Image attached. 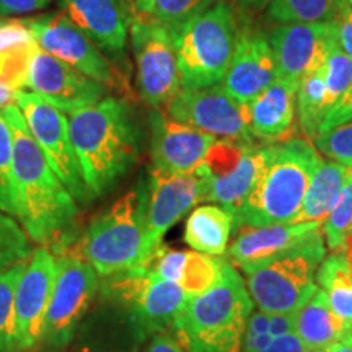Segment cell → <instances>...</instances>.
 <instances>
[{
	"instance_id": "9c48e42d",
	"label": "cell",
	"mask_w": 352,
	"mask_h": 352,
	"mask_svg": "<svg viewBox=\"0 0 352 352\" xmlns=\"http://www.w3.org/2000/svg\"><path fill=\"white\" fill-rule=\"evenodd\" d=\"M129 38L140 100L165 108L183 88L171 30L153 15L134 13Z\"/></svg>"
},
{
	"instance_id": "1f68e13d",
	"label": "cell",
	"mask_w": 352,
	"mask_h": 352,
	"mask_svg": "<svg viewBox=\"0 0 352 352\" xmlns=\"http://www.w3.org/2000/svg\"><path fill=\"white\" fill-rule=\"evenodd\" d=\"M327 248L340 252L344 245L347 233L352 230V165H346L344 184L338 197L336 204L324 222L321 223Z\"/></svg>"
},
{
	"instance_id": "44dd1931",
	"label": "cell",
	"mask_w": 352,
	"mask_h": 352,
	"mask_svg": "<svg viewBox=\"0 0 352 352\" xmlns=\"http://www.w3.org/2000/svg\"><path fill=\"white\" fill-rule=\"evenodd\" d=\"M321 228L318 222L280 223L267 227H243L227 248L228 258L245 274L283 256Z\"/></svg>"
},
{
	"instance_id": "8fae6325",
	"label": "cell",
	"mask_w": 352,
	"mask_h": 352,
	"mask_svg": "<svg viewBox=\"0 0 352 352\" xmlns=\"http://www.w3.org/2000/svg\"><path fill=\"white\" fill-rule=\"evenodd\" d=\"M16 107L23 114L28 129L46 157L47 164L77 204H87L91 201L70 139L67 114L28 90H20L16 94Z\"/></svg>"
},
{
	"instance_id": "681fc988",
	"label": "cell",
	"mask_w": 352,
	"mask_h": 352,
	"mask_svg": "<svg viewBox=\"0 0 352 352\" xmlns=\"http://www.w3.org/2000/svg\"><path fill=\"white\" fill-rule=\"evenodd\" d=\"M347 2H349V3H351V6H352V0H347Z\"/></svg>"
},
{
	"instance_id": "816d5d0a",
	"label": "cell",
	"mask_w": 352,
	"mask_h": 352,
	"mask_svg": "<svg viewBox=\"0 0 352 352\" xmlns=\"http://www.w3.org/2000/svg\"><path fill=\"white\" fill-rule=\"evenodd\" d=\"M351 232H352V230H351Z\"/></svg>"
},
{
	"instance_id": "3957f363",
	"label": "cell",
	"mask_w": 352,
	"mask_h": 352,
	"mask_svg": "<svg viewBox=\"0 0 352 352\" xmlns=\"http://www.w3.org/2000/svg\"><path fill=\"white\" fill-rule=\"evenodd\" d=\"M321 162L316 147L303 139L261 147L256 178L235 212V227L296 222L308 184Z\"/></svg>"
},
{
	"instance_id": "52a82bcc",
	"label": "cell",
	"mask_w": 352,
	"mask_h": 352,
	"mask_svg": "<svg viewBox=\"0 0 352 352\" xmlns=\"http://www.w3.org/2000/svg\"><path fill=\"white\" fill-rule=\"evenodd\" d=\"M327 258L323 230L315 232L283 256L246 274V287L264 314H297L315 296V274Z\"/></svg>"
},
{
	"instance_id": "ffe728a7",
	"label": "cell",
	"mask_w": 352,
	"mask_h": 352,
	"mask_svg": "<svg viewBox=\"0 0 352 352\" xmlns=\"http://www.w3.org/2000/svg\"><path fill=\"white\" fill-rule=\"evenodd\" d=\"M64 13L109 59L124 57L134 19L131 0H60Z\"/></svg>"
},
{
	"instance_id": "f546056e",
	"label": "cell",
	"mask_w": 352,
	"mask_h": 352,
	"mask_svg": "<svg viewBox=\"0 0 352 352\" xmlns=\"http://www.w3.org/2000/svg\"><path fill=\"white\" fill-rule=\"evenodd\" d=\"M344 0H271L267 16L279 23L333 21Z\"/></svg>"
},
{
	"instance_id": "e575fe53",
	"label": "cell",
	"mask_w": 352,
	"mask_h": 352,
	"mask_svg": "<svg viewBox=\"0 0 352 352\" xmlns=\"http://www.w3.org/2000/svg\"><path fill=\"white\" fill-rule=\"evenodd\" d=\"M316 151L329 160L342 165H352V121L320 132L314 139Z\"/></svg>"
},
{
	"instance_id": "2e32d148",
	"label": "cell",
	"mask_w": 352,
	"mask_h": 352,
	"mask_svg": "<svg viewBox=\"0 0 352 352\" xmlns=\"http://www.w3.org/2000/svg\"><path fill=\"white\" fill-rule=\"evenodd\" d=\"M25 88L65 114L91 107L109 95L107 85L83 76L39 46L30 63Z\"/></svg>"
},
{
	"instance_id": "7a4b0ae2",
	"label": "cell",
	"mask_w": 352,
	"mask_h": 352,
	"mask_svg": "<svg viewBox=\"0 0 352 352\" xmlns=\"http://www.w3.org/2000/svg\"><path fill=\"white\" fill-rule=\"evenodd\" d=\"M67 118L88 195L91 199L104 196L139 158L140 131L131 103L108 95Z\"/></svg>"
},
{
	"instance_id": "ba28073f",
	"label": "cell",
	"mask_w": 352,
	"mask_h": 352,
	"mask_svg": "<svg viewBox=\"0 0 352 352\" xmlns=\"http://www.w3.org/2000/svg\"><path fill=\"white\" fill-rule=\"evenodd\" d=\"M101 296L120 307L138 341L166 331L191 297L178 284L162 279L148 266L103 277Z\"/></svg>"
},
{
	"instance_id": "e0dca14e",
	"label": "cell",
	"mask_w": 352,
	"mask_h": 352,
	"mask_svg": "<svg viewBox=\"0 0 352 352\" xmlns=\"http://www.w3.org/2000/svg\"><path fill=\"white\" fill-rule=\"evenodd\" d=\"M56 272L54 254L46 248L34 250L15 292V352H28L41 344Z\"/></svg>"
},
{
	"instance_id": "d4e9b609",
	"label": "cell",
	"mask_w": 352,
	"mask_h": 352,
	"mask_svg": "<svg viewBox=\"0 0 352 352\" xmlns=\"http://www.w3.org/2000/svg\"><path fill=\"white\" fill-rule=\"evenodd\" d=\"M36 47L28 20L0 21V82L16 91L25 90Z\"/></svg>"
},
{
	"instance_id": "9a60e30c",
	"label": "cell",
	"mask_w": 352,
	"mask_h": 352,
	"mask_svg": "<svg viewBox=\"0 0 352 352\" xmlns=\"http://www.w3.org/2000/svg\"><path fill=\"white\" fill-rule=\"evenodd\" d=\"M176 121L196 127L217 139L253 140L248 126V104L227 94L222 83L202 88H182L165 107Z\"/></svg>"
},
{
	"instance_id": "f907efd6",
	"label": "cell",
	"mask_w": 352,
	"mask_h": 352,
	"mask_svg": "<svg viewBox=\"0 0 352 352\" xmlns=\"http://www.w3.org/2000/svg\"><path fill=\"white\" fill-rule=\"evenodd\" d=\"M314 352H324V351H314Z\"/></svg>"
},
{
	"instance_id": "ab89813d",
	"label": "cell",
	"mask_w": 352,
	"mask_h": 352,
	"mask_svg": "<svg viewBox=\"0 0 352 352\" xmlns=\"http://www.w3.org/2000/svg\"><path fill=\"white\" fill-rule=\"evenodd\" d=\"M51 0H0V15H23L43 10Z\"/></svg>"
},
{
	"instance_id": "4316f807",
	"label": "cell",
	"mask_w": 352,
	"mask_h": 352,
	"mask_svg": "<svg viewBox=\"0 0 352 352\" xmlns=\"http://www.w3.org/2000/svg\"><path fill=\"white\" fill-rule=\"evenodd\" d=\"M346 165L338 162H321L318 170L308 184L300 214L294 223L318 222L323 223L331 212L344 184Z\"/></svg>"
},
{
	"instance_id": "d590c367",
	"label": "cell",
	"mask_w": 352,
	"mask_h": 352,
	"mask_svg": "<svg viewBox=\"0 0 352 352\" xmlns=\"http://www.w3.org/2000/svg\"><path fill=\"white\" fill-rule=\"evenodd\" d=\"M217 0H155L153 16L168 28L182 25L197 13L208 10Z\"/></svg>"
},
{
	"instance_id": "d6a6232c",
	"label": "cell",
	"mask_w": 352,
	"mask_h": 352,
	"mask_svg": "<svg viewBox=\"0 0 352 352\" xmlns=\"http://www.w3.org/2000/svg\"><path fill=\"white\" fill-rule=\"evenodd\" d=\"M32 253V240L19 220L0 210V272L28 261Z\"/></svg>"
},
{
	"instance_id": "5b68a950",
	"label": "cell",
	"mask_w": 352,
	"mask_h": 352,
	"mask_svg": "<svg viewBox=\"0 0 352 352\" xmlns=\"http://www.w3.org/2000/svg\"><path fill=\"white\" fill-rule=\"evenodd\" d=\"M170 30L183 88L210 87L223 80L240 41L230 3L217 0L208 10Z\"/></svg>"
},
{
	"instance_id": "f6af8a7d",
	"label": "cell",
	"mask_w": 352,
	"mask_h": 352,
	"mask_svg": "<svg viewBox=\"0 0 352 352\" xmlns=\"http://www.w3.org/2000/svg\"><path fill=\"white\" fill-rule=\"evenodd\" d=\"M324 352H352V328L347 331L340 341L331 344Z\"/></svg>"
},
{
	"instance_id": "484cf974",
	"label": "cell",
	"mask_w": 352,
	"mask_h": 352,
	"mask_svg": "<svg viewBox=\"0 0 352 352\" xmlns=\"http://www.w3.org/2000/svg\"><path fill=\"white\" fill-rule=\"evenodd\" d=\"M235 217L217 204H202L189 214L184 227V241L195 252L222 256L228 248Z\"/></svg>"
},
{
	"instance_id": "30bf717a",
	"label": "cell",
	"mask_w": 352,
	"mask_h": 352,
	"mask_svg": "<svg viewBox=\"0 0 352 352\" xmlns=\"http://www.w3.org/2000/svg\"><path fill=\"white\" fill-rule=\"evenodd\" d=\"M56 261V280L41 340L50 351H60L74 341L100 290V276L83 258L60 254Z\"/></svg>"
},
{
	"instance_id": "60d3db41",
	"label": "cell",
	"mask_w": 352,
	"mask_h": 352,
	"mask_svg": "<svg viewBox=\"0 0 352 352\" xmlns=\"http://www.w3.org/2000/svg\"><path fill=\"white\" fill-rule=\"evenodd\" d=\"M142 352H186V351H184V347L179 344V341L176 340L175 334L166 329V331H162L155 334V336H152L147 347H145Z\"/></svg>"
},
{
	"instance_id": "bcb514c9",
	"label": "cell",
	"mask_w": 352,
	"mask_h": 352,
	"mask_svg": "<svg viewBox=\"0 0 352 352\" xmlns=\"http://www.w3.org/2000/svg\"><path fill=\"white\" fill-rule=\"evenodd\" d=\"M131 3L138 15H153L155 10V0H131Z\"/></svg>"
},
{
	"instance_id": "7c38bea8",
	"label": "cell",
	"mask_w": 352,
	"mask_h": 352,
	"mask_svg": "<svg viewBox=\"0 0 352 352\" xmlns=\"http://www.w3.org/2000/svg\"><path fill=\"white\" fill-rule=\"evenodd\" d=\"M261 147L253 140L217 139L196 173L204 184V202L235 212L253 188Z\"/></svg>"
},
{
	"instance_id": "8d00e7d4",
	"label": "cell",
	"mask_w": 352,
	"mask_h": 352,
	"mask_svg": "<svg viewBox=\"0 0 352 352\" xmlns=\"http://www.w3.org/2000/svg\"><path fill=\"white\" fill-rule=\"evenodd\" d=\"M272 341L270 334V315L264 314L258 308V311L253 310L250 316L248 324H246L243 351L241 352H259L263 351Z\"/></svg>"
},
{
	"instance_id": "8992f818",
	"label": "cell",
	"mask_w": 352,
	"mask_h": 352,
	"mask_svg": "<svg viewBox=\"0 0 352 352\" xmlns=\"http://www.w3.org/2000/svg\"><path fill=\"white\" fill-rule=\"evenodd\" d=\"M78 250L100 277L151 263L153 256L145 243L138 189L124 192L91 220L78 240Z\"/></svg>"
},
{
	"instance_id": "b9f144b4",
	"label": "cell",
	"mask_w": 352,
	"mask_h": 352,
	"mask_svg": "<svg viewBox=\"0 0 352 352\" xmlns=\"http://www.w3.org/2000/svg\"><path fill=\"white\" fill-rule=\"evenodd\" d=\"M296 316L297 314L270 315V334L272 340L285 336V334H292L296 331Z\"/></svg>"
},
{
	"instance_id": "603a6c76",
	"label": "cell",
	"mask_w": 352,
	"mask_h": 352,
	"mask_svg": "<svg viewBox=\"0 0 352 352\" xmlns=\"http://www.w3.org/2000/svg\"><path fill=\"white\" fill-rule=\"evenodd\" d=\"M297 88L296 83L277 78L248 103V126L253 139L277 142L289 134L296 121Z\"/></svg>"
},
{
	"instance_id": "836d02e7",
	"label": "cell",
	"mask_w": 352,
	"mask_h": 352,
	"mask_svg": "<svg viewBox=\"0 0 352 352\" xmlns=\"http://www.w3.org/2000/svg\"><path fill=\"white\" fill-rule=\"evenodd\" d=\"M12 132L2 109H0V210L3 214L15 217V199H13L12 184Z\"/></svg>"
},
{
	"instance_id": "277c9868",
	"label": "cell",
	"mask_w": 352,
	"mask_h": 352,
	"mask_svg": "<svg viewBox=\"0 0 352 352\" xmlns=\"http://www.w3.org/2000/svg\"><path fill=\"white\" fill-rule=\"evenodd\" d=\"M253 307L243 277L227 259L219 284L189 298L171 329L186 352H241Z\"/></svg>"
},
{
	"instance_id": "4fadbf2b",
	"label": "cell",
	"mask_w": 352,
	"mask_h": 352,
	"mask_svg": "<svg viewBox=\"0 0 352 352\" xmlns=\"http://www.w3.org/2000/svg\"><path fill=\"white\" fill-rule=\"evenodd\" d=\"M138 191L145 243L152 256L164 245L165 233L189 209L204 202V184L197 173L171 175L151 168Z\"/></svg>"
},
{
	"instance_id": "ee69618b",
	"label": "cell",
	"mask_w": 352,
	"mask_h": 352,
	"mask_svg": "<svg viewBox=\"0 0 352 352\" xmlns=\"http://www.w3.org/2000/svg\"><path fill=\"white\" fill-rule=\"evenodd\" d=\"M16 94L19 91L6 85L3 82H0V109H6L10 104H16Z\"/></svg>"
},
{
	"instance_id": "f1b7e54d",
	"label": "cell",
	"mask_w": 352,
	"mask_h": 352,
	"mask_svg": "<svg viewBox=\"0 0 352 352\" xmlns=\"http://www.w3.org/2000/svg\"><path fill=\"white\" fill-rule=\"evenodd\" d=\"M227 259L199 252H184L182 267L178 272L176 284L182 287L189 297L201 296L208 292L223 277Z\"/></svg>"
},
{
	"instance_id": "f35d334b",
	"label": "cell",
	"mask_w": 352,
	"mask_h": 352,
	"mask_svg": "<svg viewBox=\"0 0 352 352\" xmlns=\"http://www.w3.org/2000/svg\"><path fill=\"white\" fill-rule=\"evenodd\" d=\"M351 121H352V85L347 88L346 94L338 100V103L334 104L327 114H324L323 121H321V124L318 127V134L320 132L334 129V127L342 126Z\"/></svg>"
},
{
	"instance_id": "83f0119b",
	"label": "cell",
	"mask_w": 352,
	"mask_h": 352,
	"mask_svg": "<svg viewBox=\"0 0 352 352\" xmlns=\"http://www.w3.org/2000/svg\"><path fill=\"white\" fill-rule=\"evenodd\" d=\"M316 284L327 294L334 314L352 327V274L341 250L323 259L316 271Z\"/></svg>"
},
{
	"instance_id": "7dc6e473",
	"label": "cell",
	"mask_w": 352,
	"mask_h": 352,
	"mask_svg": "<svg viewBox=\"0 0 352 352\" xmlns=\"http://www.w3.org/2000/svg\"><path fill=\"white\" fill-rule=\"evenodd\" d=\"M243 8H252V10H261V8L267 7L271 0H236Z\"/></svg>"
},
{
	"instance_id": "4dcf8cb0",
	"label": "cell",
	"mask_w": 352,
	"mask_h": 352,
	"mask_svg": "<svg viewBox=\"0 0 352 352\" xmlns=\"http://www.w3.org/2000/svg\"><path fill=\"white\" fill-rule=\"evenodd\" d=\"M26 263L0 272V352H15V292Z\"/></svg>"
},
{
	"instance_id": "cb8c5ba5",
	"label": "cell",
	"mask_w": 352,
	"mask_h": 352,
	"mask_svg": "<svg viewBox=\"0 0 352 352\" xmlns=\"http://www.w3.org/2000/svg\"><path fill=\"white\" fill-rule=\"evenodd\" d=\"M352 327L342 321L333 311L327 294L316 290L314 297L297 311L296 336L307 352L327 351L329 346L340 341Z\"/></svg>"
},
{
	"instance_id": "6da1fadb",
	"label": "cell",
	"mask_w": 352,
	"mask_h": 352,
	"mask_svg": "<svg viewBox=\"0 0 352 352\" xmlns=\"http://www.w3.org/2000/svg\"><path fill=\"white\" fill-rule=\"evenodd\" d=\"M12 132V184L15 219L30 240L67 245L76 230L78 204L47 164L16 104L2 109Z\"/></svg>"
},
{
	"instance_id": "5bb4252c",
	"label": "cell",
	"mask_w": 352,
	"mask_h": 352,
	"mask_svg": "<svg viewBox=\"0 0 352 352\" xmlns=\"http://www.w3.org/2000/svg\"><path fill=\"white\" fill-rule=\"evenodd\" d=\"M28 26L34 41L47 54L72 65L109 90L121 88L122 76L113 65V60L64 12L36 16L28 20Z\"/></svg>"
},
{
	"instance_id": "74e56055",
	"label": "cell",
	"mask_w": 352,
	"mask_h": 352,
	"mask_svg": "<svg viewBox=\"0 0 352 352\" xmlns=\"http://www.w3.org/2000/svg\"><path fill=\"white\" fill-rule=\"evenodd\" d=\"M338 47L352 59V6L347 0L341 3L336 19L333 20Z\"/></svg>"
},
{
	"instance_id": "7bdbcfd3",
	"label": "cell",
	"mask_w": 352,
	"mask_h": 352,
	"mask_svg": "<svg viewBox=\"0 0 352 352\" xmlns=\"http://www.w3.org/2000/svg\"><path fill=\"white\" fill-rule=\"evenodd\" d=\"M259 352H307L300 340L296 336V333L285 334V336L276 338L270 344Z\"/></svg>"
},
{
	"instance_id": "ac0fdd59",
	"label": "cell",
	"mask_w": 352,
	"mask_h": 352,
	"mask_svg": "<svg viewBox=\"0 0 352 352\" xmlns=\"http://www.w3.org/2000/svg\"><path fill=\"white\" fill-rule=\"evenodd\" d=\"M267 41L274 54L277 78L298 85L307 74L327 63L336 36L333 21L283 23L272 30Z\"/></svg>"
},
{
	"instance_id": "7402d4cb",
	"label": "cell",
	"mask_w": 352,
	"mask_h": 352,
	"mask_svg": "<svg viewBox=\"0 0 352 352\" xmlns=\"http://www.w3.org/2000/svg\"><path fill=\"white\" fill-rule=\"evenodd\" d=\"M277 80L271 44L261 34L241 36L226 77L220 82L232 98L248 104Z\"/></svg>"
},
{
	"instance_id": "d6986e66",
	"label": "cell",
	"mask_w": 352,
	"mask_h": 352,
	"mask_svg": "<svg viewBox=\"0 0 352 352\" xmlns=\"http://www.w3.org/2000/svg\"><path fill=\"white\" fill-rule=\"evenodd\" d=\"M152 168L171 175H192L217 138L171 118L165 108L151 113Z\"/></svg>"
},
{
	"instance_id": "c3c4849f",
	"label": "cell",
	"mask_w": 352,
	"mask_h": 352,
	"mask_svg": "<svg viewBox=\"0 0 352 352\" xmlns=\"http://www.w3.org/2000/svg\"><path fill=\"white\" fill-rule=\"evenodd\" d=\"M341 252L344 253L346 256V261L349 264V270H351V274H352V232L347 233L346 240H344V245H342Z\"/></svg>"
}]
</instances>
